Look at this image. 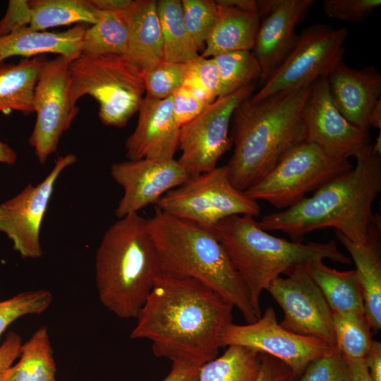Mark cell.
I'll list each match as a JSON object with an SVG mask.
<instances>
[{
	"label": "cell",
	"mask_w": 381,
	"mask_h": 381,
	"mask_svg": "<svg viewBox=\"0 0 381 381\" xmlns=\"http://www.w3.org/2000/svg\"><path fill=\"white\" fill-rule=\"evenodd\" d=\"M234 306L205 284L161 274L138 313L130 338L147 339L153 354L202 366L215 358Z\"/></svg>",
	"instance_id": "obj_1"
},
{
	"label": "cell",
	"mask_w": 381,
	"mask_h": 381,
	"mask_svg": "<svg viewBox=\"0 0 381 381\" xmlns=\"http://www.w3.org/2000/svg\"><path fill=\"white\" fill-rule=\"evenodd\" d=\"M356 164L318 188L311 197L258 222L265 231L286 234L302 242L315 230L334 228L351 241L362 244L374 220L372 207L381 190V157L370 147L357 157Z\"/></svg>",
	"instance_id": "obj_2"
},
{
	"label": "cell",
	"mask_w": 381,
	"mask_h": 381,
	"mask_svg": "<svg viewBox=\"0 0 381 381\" xmlns=\"http://www.w3.org/2000/svg\"><path fill=\"white\" fill-rule=\"evenodd\" d=\"M312 84V83H311ZM310 85L243 100L233 114L234 149L226 165L231 184L245 192L266 176L296 145L306 140L303 111Z\"/></svg>",
	"instance_id": "obj_3"
},
{
	"label": "cell",
	"mask_w": 381,
	"mask_h": 381,
	"mask_svg": "<svg viewBox=\"0 0 381 381\" xmlns=\"http://www.w3.org/2000/svg\"><path fill=\"white\" fill-rule=\"evenodd\" d=\"M147 222L162 274L205 284L236 308L247 323L260 318L246 284L209 229L157 209Z\"/></svg>",
	"instance_id": "obj_4"
},
{
	"label": "cell",
	"mask_w": 381,
	"mask_h": 381,
	"mask_svg": "<svg viewBox=\"0 0 381 381\" xmlns=\"http://www.w3.org/2000/svg\"><path fill=\"white\" fill-rule=\"evenodd\" d=\"M95 267L102 304L121 319L136 318L162 274L147 219L132 213L112 224L96 251Z\"/></svg>",
	"instance_id": "obj_5"
},
{
	"label": "cell",
	"mask_w": 381,
	"mask_h": 381,
	"mask_svg": "<svg viewBox=\"0 0 381 381\" xmlns=\"http://www.w3.org/2000/svg\"><path fill=\"white\" fill-rule=\"evenodd\" d=\"M207 229L215 235L246 284L260 318L261 294L281 274L286 275L298 266L317 260L352 262L338 249L335 241H289L263 230L252 216H231Z\"/></svg>",
	"instance_id": "obj_6"
},
{
	"label": "cell",
	"mask_w": 381,
	"mask_h": 381,
	"mask_svg": "<svg viewBox=\"0 0 381 381\" xmlns=\"http://www.w3.org/2000/svg\"><path fill=\"white\" fill-rule=\"evenodd\" d=\"M70 92L76 105L84 95L99 104L106 126L124 127L138 111L145 94L141 71L126 55H84L68 64Z\"/></svg>",
	"instance_id": "obj_7"
},
{
	"label": "cell",
	"mask_w": 381,
	"mask_h": 381,
	"mask_svg": "<svg viewBox=\"0 0 381 381\" xmlns=\"http://www.w3.org/2000/svg\"><path fill=\"white\" fill-rule=\"evenodd\" d=\"M352 167L349 159L332 157L315 144L304 140L244 193L256 201L265 200L278 209H286Z\"/></svg>",
	"instance_id": "obj_8"
},
{
	"label": "cell",
	"mask_w": 381,
	"mask_h": 381,
	"mask_svg": "<svg viewBox=\"0 0 381 381\" xmlns=\"http://www.w3.org/2000/svg\"><path fill=\"white\" fill-rule=\"evenodd\" d=\"M156 209L205 228L234 215L256 217L258 201L230 182L226 165L192 176L155 202Z\"/></svg>",
	"instance_id": "obj_9"
},
{
	"label": "cell",
	"mask_w": 381,
	"mask_h": 381,
	"mask_svg": "<svg viewBox=\"0 0 381 381\" xmlns=\"http://www.w3.org/2000/svg\"><path fill=\"white\" fill-rule=\"evenodd\" d=\"M347 28L334 29L329 25L316 23L303 28L282 64L260 90L249 98L252 103L282 91L310 85L327 76L344 61Z\"/></svg>",
	"instance_id": "obj_10"
},
{
	"label": "cell",
	"mask_w": 381,
	"mask_h": 381,
	"mask_svg": "<svg viewBox=\"0 0 381 381\" xmlns=\"http://www.w3.org/2000/svg\"><path fill=\"white\" fill-rule=\"evenodd\" d=\"M255 85L240 89L208 104L194 119L180 128L177 160L192 177L217 167L220 157L231 147L229 128L234 112L250 97Z\"/></svg>",
	"instance_id": "obj_11"
},
{
	"label": "cell",
	"mask_w": 381,
	"mask_h": 381,
	"mask_svg": "<svg viewBox=\"0 0 381 381\" xmlns=\"http://www.w3.org/2000/svg\"><path fill=\"white\" fill-rule=\"evenodd\" d=\"M219 344L220 348L244 346L273 356L289 366L297 377L312 361L331 353L334 349L322 340L284 329L277 322L272 307L253 322L229 324L219 334Z\"/></svg>",
	"instance_id": "obj_12"
},
{
	"label": "cell",
	"mask_w": 381,
	"mask_h": 381,
	"mask_svg": "<svg viewBox=\"0 0 381 381\" xmlns=\"http://www.w3.org/2000/svg\"><path fill=\"white\" fill-rule=\"evenodd\" d=\"M69 62L62 56L48 60L35 88L33 107L37 116L29 143L42 164L56 151L62 135L78 113L71 99Z\"/></svg>",
	"instance_id": "obj_13"
},
{
	"label": "cell",
	"mask_w": 381,
	"mask_h": 381,
	"mask_svg": "<svg viewBox=\"0 0 381 381\" xmlns=\"http://www.w3.org/2000/svg\"><path fill=\"white\" fill-rule=\"evenodd\" d=\"M306 266L296 267L286 277H277L266 291L284 312L279 322L284 329L335 348L332 310Z\"/></svg>",
	"instance_id": "obj_14"
},
{
	"label": "cell",
	"mask_w": 381,
	"mask_h": 381,
	"mask_svg": "<svg viewBox=\"0 0 381 381\" xmlns=\"http://www.w3.org/2000/svg\"><path fill=\"white\" fill-rule=\"evenodd\" d=\"M77 161L73 154L60 156L44 179L36 186L28 184L19 193L0 203V232L12 242L22 258H40L41 224L61 172Z\"/></svg>",
	"instance_id": "obj_15"
},
{
	"label": "cell",
	"mask_w": 381,
	"mask_h": 381,
	"mask_svg": "<svg viewBox=\"0 0 381 381\" xmlns=\"http://www.w3.org/2000/svg\"><path fill=\"white\" fill-rule=\"evenodd\" d=\"M303 119L306 140L315 144L332 157L356 158L371 146L369 131L350 123L334 106L327 76L320 77L312 83Z\"/></svg>",
	"instance_id": "obj_16"
},
{
	"label": "cell",
	"mask_w": 381,
	"mask_h": 381,
	"mask_svg": "<svg viewBox=\"0 0 381 381\" xmlns=\"http://www.w3.org/2000/svg\"><path fill=\"white\" fill-rule=\"evenodd\" d=\"M112 179L122 187L123 195L115 210L120 219L155 202L190 176L174 159H141L113 164Z\"/></svg>",
	"instance_id": "obj_17"
},
{
	"label": "cell",
	"mask_w": 381,
	"mask_h": 381,
	"mask_svg": "<svg viewBox=\"0 0 381 381\" xmlns=\"http://www.w3.org/2000/svg\"><path fill=\"white\" fill-rule=\"evenodd\" d=\"M315 0H274L270 13L261 19L253 49L261 69L262 86L294 46L296 28L307 17Z\"/></svg>",
	"instance_id": "obj_18"
},
{
	"label": "cell",
	"mask_w": 381,
	"mask_h": 381,
	"mask_svg": "<svg viewBox=\"0 0 381 381\" xmlns=\"http://www.w3.org/2000/svg\"><path fill=\"white\" fill-rule=\"evenodd\" d=\"M135 130L125 143L129 160L171 159L179 149L180 127L172 111V96L162 99L144 97Z\"/></svg>",
	"instance_id": "obj_19"
},
{
	"label": "cell",
	"mask_w": 381,
	"mask_h": 381,
	"mask_svg": "<svg viewBox=\"0 0 381 381\" xmlns=\"http://www.w3.org/2000/svg\"><path fill=\"white\" fill-rule=\"evenodd\" d=\"M334 106L352 124L368 130L371 109L381 95V73L374 66L360 69L339 64L327 75Z\"/></svg>",
	"instance_id": "obj_20"
},
{
	"label": "cell",
	"mask_w": 381,
	"mask_h": 381,
	"mask_svg": "<svg viewBox=\"0 0 381 381\" xmlns=\"http://www.w3.org/2000/svg\"><path fill=\"white\" fill-rule=\"evenodd\" d=\"M380 217L375 215L367 241L355 243L334 230L336 236L347 250L356 265L364 303L365 318L371 329L381 328V260Z\"/></svg>",
	"instance_id": "obj_21"
},
{
	"label": "cell",
	"mask_w": 381,
	"mask_h": 381,
	"mask_svg": "<svg viewBox=\"0 0 381 381\" xmlns=\"http://www.w3.org/2000/svg\"><path fill=\"white\" fill-rule=\"evenodd\" d=\"M87 27L78 24L62 32L36 31L29 26L0 37V63L20 56L31 58L57 54L70 61L81 54L82 39Z\"/></svg>",
	"instance_id": "obj_22"
},
{
	"label": "cell",
	"mask_w": 381,
	"mask_h": 381,
	"mask_svg": "<svg viewBox=\"0 0 381 381\" xmlns=\"http://www.w3.org/2000/svg\"><path fill=\"white\" fill-rule=\"evenodd\" d=\"M128 27L126 57L140 71L163 59L160 22L154 0H133L122 11Z\"/></svg>",
	"instance_id": "obj_23"
},
{
	"label": "cell",
	"mask_w": 381,
	"mask_h": 381,
	"mask_svg": "<svg viewBox=\"0 0 381 381\" xmlns=\"http://www.w3.org/2000/svg\"><path fill=\"white\" fill-rule=\"evenodd\" d=\"M48 61L45 54L24 58L18 63H0V112H34L33 95L40 73Z\"/></svg>",
	"instance_id": "obj_24"
},
{
	"label": "cell",
	"mask_w": 381,
	"mask_h": 381,
	"mask_svg": "<svg viewBox=\"0 0 381 381\" xmlns=\"http://www.w3.org/2000/svg\"><path fill=\"white\" fill-rule=\"evenodd\" d=\"M260 22L255 13L220 6L218 19L201 56L212 58L234 51H252Z\"/></svg>",
	"instance_id": "obj_25"
},
{
	"label": "cell",
	"mask_w": 381,
	"mask_h": 381,
	"mask_svg": "<svg viewBox=\"0 0 381 381\" xmlns=\"http://www.w3.org/2000/svg\"><path fill=\"white\" fill-rule=\"evenodd\" d=\"M306 268L332 311L365 315L362 289L355 270L338 271L323 260L312 262Z\"/></svg>",
	"instance_id": "obj_26"
},
{
	"label": "cell",
	"mask_w": 381,
	"mask_h": 381,
	"mask_svg": "<svg viewBox=\"0 0 381 381\" xmlns=\"http://www.w3.org/2000/svg\"><path fill=\"white\" fill-rule=\"evenodd\" d=\"M19 358L6 371L3 381H57L56 365L46 327L37 329L22 344Z\"/></svg>",
	"instance_id": "obj_27"
},
{
	"label": "cell",
	"mask_w": 381,
	"mask_h": 381,
	"mask_svg": "<svg viewBox=\"0 0 381 381\" xmlns=\"http://www.w3.org/2000/svg\"><path fill=\"white\" fill-rule=\"evenodd\" d=\"M157 10L162 30L163 59L189 64L198 58V51L183 23L181 1H157Z\"/></svg>",
	"instance_id": "obj_28"
},
{
	"label": "cell",
	"mask_w": 381,
	"mask_h": 381,
	"mask_svg": "<svg viewBox=\"0 0 381 381\" xmlns=\"http://www.w3.org/2000/svg\"><path fill=\"white\" fill-rule=\"evenodd\" d=\"M97 23L84 32L81 54L126 55L128 42V27L122 11L98 10Z\"/></svg>",
	"instance_id": "obj_29"
},
{
	"label": "cell",
	"mask_w": 381,
	"mask_h": 381,
	"mask_svg": "<svg viewBox=\"0 0 381 381\" xmlns=\"http://www.w3.org/2000/svg\"><path fill=\"white\" fill-rule=\"evenodd\" d=\"M31 10L29 27L36 31L70 25L88 23L93 25L98 20V12L90 0H34L28 1Z\"/></svg>",
	"instance_id": "obj_30"
},
{
	"label": "cell",
	"mask_w": 381,
	"mask_h": 381,
	"mask_svg": "<svg viewBox=\"0 0 381 381\" xmlns=\"http://www.w3.org/2000/svg\"><path fill=\"white\" fill-rule=\"evenodd\" d=\"M262 353L244 346H227L219 357L202 365L197 381H255Z\"/></svg>",
	"instance_id": "obj_31"
},
{
	"label": "cell",
	"mask_w": 381,
	"mask_h": 381,
	"mask_svg": "<svg viewBox=\"0 0 381 381\" xmlns=\"http://www.w3.org/2000/svg\"><path fill=\"white\" fill-rule=\"evenodd\" d=\"M219 75L218 97L226 96L259 82L261 69L253 51L240 50L212 57Z\"/></svg>",
	"instance_id": "obj_32"
},
{
	"label": "cell",
	"mask_w": 381,
	"mask_h": 381,
	"mask_svg": "<svg viewBox=\"0 0 381 381\" xmlns=\"http://www.w3.org/2000/svg\"><path fill=\"white\" fill-rule=\"evenodd\" d=\"M336 347L346 358H363L372 344V331L365 315L332 311Z\"/></svg>",
	"instance_id": "obj_33"
},
{
	"label": "cell",
	"mask_w": 381,
	"mask_h": 381,
	"mask_svg": "<svg viewBox=\"0 0 381 381\" xmlns=\"http://www.w3.org/2000/svg\"><path fill=\"white\" fill-rule=\"evenodd\" d=\"M188 64L162 59L141 70L145 97L162 99L172 96L184 84Z\"/></svg>",
	"instance_id": "obj_34"
},
{
	"label": "cell",
	"mask_w": 381,
	"mask_h": 381,
	"mask_svg": "<svg viewBox=\"0 0 381 381\" xmlns=\"http://www.w3.org/2000/svg\"><path fill=\"white\" fill-rule=\"evenodd\" d=\"M181 4L186 29L199 51L217 23L220 6L212 0H182Z\"/></svg>",
	"instance_id": "obj_35"
},
{
	"label": "cell",
	"mask_w": 381,
	"mask_h": 381,
	"mask_svg": "<svg viewBox=\"0 0 381 381\" xmlns=\"http://www.w3.org/2000/svg\"><path fill=\"white\" fill-rule=\"evenodd\" d=\"M52 300V295L49 291L39 289L21 292L0 301V339L15 320L28 315L43 313L49 307Z\"/></svg>",
	"instance_id": "obj_36"
},
{
	"label": "cell",
	"mask_w": 381,
	"mask_h": 381,
	"mask_svg": "<svg viewBox=\"0 0 381 381\" xmlns=\"http://www.w3.org/2000/svg\"><path fill=\"white\" fill-rule=\"evenodd\" d=\"M200 99L212 103L219 95L218 68L212 58L199 56L188 64L186 79L183 85Z\"/></svg>",
	"instance_id": "obj_37"
},
{
	"label": "cell",
	"mask_w": 381,
	"mask_h": 381,
	"mask_svg": "<svg viewBox=\"0 0 381 381\" xmlns=\"http://www.w3.org/2000/svg\"><path fill=\"white\" fill-rule=\"evenodd\" d=\"M296 381H350L347 360L335 347L331 353L312 361Z\"/></svg>",
	"instance_id": "obj_38"
},
{
	"label": "cell",
	"mask_w": 381,
	"mask_h": 381,
	"mask_svg": "<svg viewBox=\"0 0 381 381\" xmlns=\"http://www.w3.org/2000/svg\"><path fill=\"white\" fill-rule=\"evenodd\" d=\"M326 15L334 19L348 22H361L368 18L380 6V0H324Z\"/></svg>",
	"instance_id": "obj_39"
},
{
	"label": "cell",
	"mask_w": 381,
	"mask_h": 381,
	"mask_svg": "<svg viewBox=\"0 0 381 381\" xmlns=\"http://www.w3.org/2000/svg\"><path fill=\"white\" fill-rule=\"evenodd\" d=\"M207 104L183 86L172 95L173 115L180 128L198 116Z\"/></svg>",
	"instance_id": "obj_40"
},
{
	"label": "cell",
	"mask_w": 381,
	"mask_h": 381,
	"mask_svg": "<svg viewBox=\"0 0 381 381\" xmlns=\"http://www.w3.org/2000/svg\"><path fill=\"white\" fill-rule=\"evenodd\" d=\"M31 10L28 1L10 0L4 16L0 20V37L29 26Z\"/></svg>",
	"instance_id": "obj_41"
},
{
	"label": "cell",
	"mask_w": 381,
	"mask_h": 381,
	"mask_svg": "<svg viewBox=\"0 0 381 381\" xmlns=\"http://www.w3.org/2000/svg\"><path fill=\"white\" fill-rule=\"evenodd\" d=\"M297 377L282 361L262 353L260 369L255 381H296Z\"/></svg>",
	"instance_id": "obj_42"
},
{
	"label": "cell",
	"mask_w": 381,
	"mask_h": 381,
	"mask_svg": "<svg viewBox=\"0 0 381 381\" xmlns=\"http://www.w3.org/2000/svg\"><path fill=\"white\" fill-rule=\"evenodd\" d=\"M22 339L14 332H9L0 346V381H3L6 371L13 365L15 360L19 358Z\"/></svg>",
	"instance_id": "obj_43"
},
{
	"label": "cell",
	"mask_w": 381,
	"mask_h": 381,
	"mask_svg": "<svg viewBox=\"0 0 381 381\" xmlns=\"http://www.w3.org/2000/svg\"><path fill=\"white\" fill-rule=\"evenodd\" d=\"M201 366L183 361H172L171 370L162 381H197Z\"/></svg>",
	"instance_id": "obj_44"
},
{
	"label": "cell",
	"mask_w": 381,
	"mask_h": 381,
	"mask_svg": "<svg viewBox=\"0 0 381 381\" xmlns=\"http://www.w3.org/2000/svg\"><path fill=\"white\" fill-rule=\"evenodd\" d=\"M363 359L373 381H381V344L380 341L373 339L370 349Z\"/></svg>",
	"instance_id": "obj_45"
},
{
	"label": "cell",
	"mask_w": 381,
	"mask_h": 381,
	"mask_svg": "<svg viewBox=\"0 0 381 381\" xmlns=\"http://www.w3.org/2000/svg\"><path fill=\"white\" fill-rule=\"evenodd\" d=\"M350 381H373L363 358H346Z\"/></svg>",
	"instance_id": "obj_46"
},
{
	"label": "cell",
	"mask_w": 381,
	"mask_h": 381,
	"mask_svg": "<svg viewBox=\"0 0 381 381\" xmlns=\"http://www.w3.org/2000/svg\"><path fill=\"white\" fill-rule=\"evenodd\" d=\"M133 0H90L92 6L97 10L123 11L127 8Z\"/></svg>",
	"instance_id": "obj_47"
},
{
	"label": "cell",
	"mask_w": 381,
	"mask_h": 381,
	"mask_svg": "<svg viewBox=\"0 0 381 381\" xmlns=\"http://www.w3.org/2000/svg\"><path fill=\"white\" fill-rule=\"evenodd\" d=\"M217 3L223 7L235 8L239 11L255 13L258 12V1L255 0H218Z\"/></svg>",
	"instance_id": "obj_48"
},
{
	"label": "cell",
	"mask_w": 381,
	"mask_h": 381,
	"mask_svg": "<svg viewBox=\"0 0 381 381\" xmlns=\"http://www.w3.org/2000/svg\"><path fill=\"white\" fill-rule=\"evenodd\" d=\"M17 159V154L7 143L0 140V163L13 164Z\"/></svg>",
	"instance_id": "obj_49"
},
{
	"label": "cell",
	"mask_w": 381,
	"mask_h": 381,
	"mask_svg": "<svg viewBox=\"0 0 381 381\" xmlns=\"http://www.w3.org/2000/svg\"><path fill=\"white\" fill-rule=\"evenodd\" d=\"M368 123L370 127L379 129L381 131V99H380L373 106L369 115Z\"/></svg>",
	"instance_id": "obj_50"
}]
</instances>
